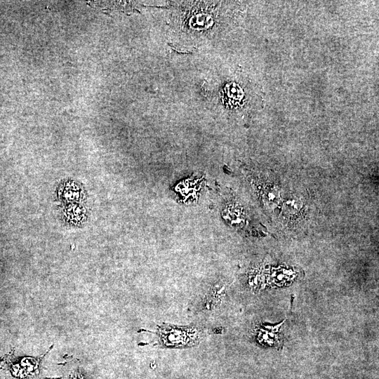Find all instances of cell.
Listing matches in <instances>:
<instances>
[{
    "label": "cell",
    "instance_id": "cell-5",
    "mask_svg": "<svg viewBox=\"0 0 379 379\" xmlns=\"http://www.w3.org/2000/svg\"><path fill=\"white\" fill-rule=\"evenodd\" d=\"M62 364L64 366V379H91L75 359H70Z\"/></svg>",
    "mask_w": 379,
    "mask_h": 379
},
{
    "label": "cell",
    "instance_id": "cell-3",
    "mask_svg": "<svg viewBox=\"0 0 379 379\" xmlns=\"http://www.w3.org/2000/svg\"><path fill=\"white\" fill-rule=\"evenodd\" d=\"M203 178L194 177L183 180L178 184L175 190L180 194L185 201H194L197 198L198 193L202 187Z\"/></svg>",
    "mask_w": 379,
    "mask_h": 379
},
{
    "label": "cell",
    "instance_id": "cell-2",
    "mask_svg": "<svg viewBox=\"0 0 379 379\" xmlns=\"http://www.w3.org/2000/svg\"><path fill=\"white\" fill-rule=\"evenodd\" d=\"M159 342L168 348H187L197 345L202 333L197 326H180L171 324L158 326Z\"/></svg>",
    "mask_w": 379,
    "mask_h": 379
},
{
    "label": "cell",
    "instance_id": "cell-4",
    "mask_svg": "<svg viewBox=\"0 0 379 379\" xmlns=\"http://www.w3.org/2000/svg\"><path fill=\"white\" fill-rule=\"evenodd\" d=\"M281 324L275 326H266L257 330L258 340L260 343L271 346L280 345V337L278 335V328Z\"/></svg>",
    "mask_w": 379,
    "mask_h": 379
},
{
    "label": "cell",
    "instance_id": "cell-1",
    "mask_svg": "<svg viewBox=\"0 0 379 379\" xmlns=\"http://www.w3.org/2000/svg\"><path fill=\"white\" fill-rule=\"evenodd\" d=\"M53 347L39 357H17L11 352L0 359V364L10 379H42V361Z\"/></svg>",
    "mask_w": 379,
    "mask_h": 379
}]
</instances>
